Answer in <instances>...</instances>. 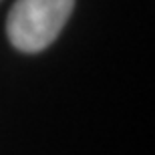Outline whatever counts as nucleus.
<instances>
[{"instance_id": "obj_1", "label": "nucleus", "mask_w": 155, "mask_h": 155, "mask_svg": "<svg viewBox=\"0 0 155 155\" xmlns=\"http://www.w3.org/2000/svg\"><path fill=\"white\" fill-rule=\"evenodd\" d=\"M75 0H16L8 12L6 35L22 52H40L61 35Z\"/></svg>"}]
</instances>
